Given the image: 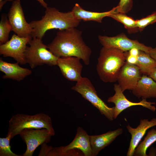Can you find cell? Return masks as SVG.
<instances>
[{
  "label": "cell",
  "mask_w": 156,
  "mask_h": 156,
  "mask_svg": "<svg viewBox=\"0 0 156 156\" xmlns=\"http://www.w3.org/2000/svg\"><path fill=\"white\" fill-rule=\"evenodd\" d=\"M82 32L76 28L59 30L47 48L57 57H75L81 60L85 64L90 62L92 51L84 41Z\"/></svg>",
  "instance_id": "1"
},
{
  "label": "cell",
  "mask_w": 156,
  "mask_h": 156,
  "mask_svg": "<svg viewBox=\"0 0 156 156\" xmlns=\"http://www.w3.org/2000/svg\"><path fill=\"white\" fill-rule=\"evenodd\" d=\"M81 21L76 18L71 11L63 12L55 8L47 7L41 19L29 23L32 29L31 36L32 38L42 39L46 32L49 30L76 28Z\"/></svg>",
  "instance_id": "2"
},
{
  "label": "cell",
  "mask_w": 156,
  "mask_h": 156,
  "mask_svg": "<svg viewBox=\"0 0 156 156\" xmlns=\"http://www.w3.org/2000/svg\"><path fill=\"white\" fill-rule=\"evenodd\" d=\"M125 62V52L115 48L103 47L96 68L100 79L105 83L116 82Z\"/></svg>",
  "instance_id": "3"
},
{
  "label": "cell",
  "mask_w": 156,
  "mask_h": 156,
  "mask_svg": "<svg viewBox=\"0 0 156 156\" xmlns=\"http://www.w3.org/2000/svg\"><path fill=\"white\" fill-rule=\"evenodd\" d=\"M43 128L55 134L51 118L48 115L44 113L32 115L18 113L12 116L9 120L7 135L11 134L12 139L25 129Z\"/></svg>",
  "instance_id": "4"
},
{
  "label": "cell",
  "mask_w": 156,
  "mask_h": 156,
  "mask_svg": "<svg viewBox=\"0 0 156 156\" xmlns=\"http://www.w3.org/2000/svg\"><path fill=\"white\" fill-rule=\"evenodd\" d=\"M25 55L26 63L33 69L44 64L50 66L57 65L58 57L55 55L44 44L42 39L33 38L29 42Z\"/></svg>",
  "instance_id": "5"
},
{
  "label": "cell",
  "mask_w": 156,
  "mask_h": 156,
  "mask_svg": "<svg viewBox=\"0 0 156 156\" xmlns=\"http://www.w3.org/2000/svg\"><path fill=\"white\" fill-rule=\"evenodd\" d=\"M71 89L89 101L109 120H114V107H109L98 96L95 88L88 78L82 77Z\"/></svg>",
  "instance_id": "6"
},
{
  "label": "cell",
  "mask_w": 156,
  "mask_h": 156,
  "mask_svg": "<svg viewBox=\"0 0 156 156\" xmlns=\"http://www.w3.org/2000/svg\"><path fill=\"white\" fill-rule=\"evenodd\" d=\"M19 135L26 145V149L22 156H32L38 146L49 142L52 136L55 135L44 128L25 129Z\"/></svg>",
  "instance_id": "7"
},
{
  "label": "cell",
  "mask_w": 156,
  "mask_h": 156,
  "mask_svg": "<svg viewBox=\"0 0 156 156\" xmlns=\"http://www.w3.org/2000/svg\"><path fill=\"white\" fill-rule=\"evenodd\" d=\"M8 16L12 31L17 35L22 37H31L32 29L25 20L21 0L12 1Z\"/></svg>",
  "instance_id": "8"
},
{
  "label": "cell",
  "mask_w": 156,
  "mask_h": 156,
  "mask_svg": "<svg viewBox=\"0 0 156 156\" xmlns=\"http://www.w3.org/2000/svg\"><path fill=\"white\" fill-rule=\"evenodd\" d=\"M32 38L20 37L14 34L10 40L0 45V55L5 57H12L21 64H25V53L27 44Z\"/></svg>",
  "instance_id": "9"
},
{
  "label": "cell",
  "mask_w": 156,
  "mask_h": 156,
  "mask_svg": "<svg viewBox=\"0 0 156 156\" xmlns=\"http://www.w3.org/2000/svg\"><path fill=\"white\" fill-rule=\"evenodd\" d=\"M98 39L103 47L117 49L124 52L133 48L137 49L149 53L151 47L147 46L136 40L129 38L124 33L113 37L99 36Z\"/></svg>",
  "instance_id": "10"
},
{
  "label": "cell",
  "mask_w": 156,
  "mask_h": 156,
  "mask_svg": "<svg viewBox=\"0 0 156 156\" xmlns=\"http://www.w3.org/2000/svg\"><path fill=\"white\" fill-rule=\"evenodd\" d=\"M114 89L115 93L113 96L108 98L107 102L113 103L115 105L114 119H116L124 110L135 105L142 106L153 112L155 111L156 108L154 105L155 104V102L147 101L146 99L144 98H142V100L139 102H133L126 98L118 84L114 85Z\"/></svg>",
  "instance_id": "11"
},
{
  "label": "cell",
  "mask_w": 156,
  "mask_h": 156,
  "mask_svg": "<svg viewBox=\"0 0 156 156\" xmlns=\"http://www.w3.org/2000/svg\"><path fill=\"white\" fill-rule=\"evenodd\" d=\"M64 156H78L80 151L84 156H92L90 135L82 128L78 127L75 136L68 145L62 146Z\"/></svg>",
  "instance_id": "12"
},
{
  "label": "cell",
  "mask_w": 156,
  "mask_h": 156,
  "mask_svg": "<svg viewBox=\"0 0 156 156\" xmlns=\"http://www.w3.org/2000/svg\"><path fill=\"white\" fill-rule=\"evenodd\" d=\"M141 73L137 66L125 62L119 72L117 80L122 92L126 90L132 91L141 78Z\"/></svg>",
  "instance_id": "13"
},
{
  "label": "cell",
  "mask_w": 156,
  "mask_h": 156,
  "mask_svg": "<svg viewBox=\"0 0 156 156\" xmlns=\"http://www.w3.org/2000/svg\"><path fill=\"white\" fill-rule=\"evenodd\" d=\"M81 59L75 57H59L57 65L63 76L68 80L77 82L82 77Z\"/></svg>",
  "instance_id": "14"
},
{
  "label": "cell",
  "mask_w": 156,
  "mask_h": 156,
  "mask_svg": "<svg viewBox=\"0 0 156 156\" xmlns=\"http://www.w3.org/2000/svg\"><path fill=\"white\" fill-rule=\"evenodd\" d=\"M156 126V118H153L150 121L148 119H142L140 124L135 128L131 127L129 125L127 128L131 135L129 147L127 153V156L133 155L135 149L147 130L150 128Z\"/></svg>",
  "instance_id": "15"
},
{
  "label": "cell",
  "mask_w": 156,
  "mask_h": 156,
  "mask_svg": "<svg viewBox=\"0 0 156 156\" xmlns=\"http://www.w3.org/2000/svg\"><path fill=\"white\" fill-rule=\"evenodd\" d=\"M123 132V129L119 128L101 134L90 135L92 156L97 155L101 151L110 144Z\"/></svg>",
  "instance_id": "16"
},
{
  "label": "cell",
  "mask_w": 156,
  "mask_h": 156,
  "mask_svg": "<svg viewBox=\"0 0 156 156\" xmlns=\"http://www.w3.org/2000/svg\"><path fill=\"white\" fill-rule=\"evenodd\" d=\"M19 64L17 62L14 63H8L1 58L0 71L4 73L3 78L11 79L20 81L31 74L30 70L21 67Z\"/></svg>",
  "instance_id": "17"
},
{
  "label": "cell",
  "mask_w": 156,
  "mask_h": 156,
  "mask_svg": "<svg viewBox=\"0 0 156 156\" xmlns=\"http://www.w3.org/2000/svg\"><path fill=\"white\" fill-rule=\"evenodd\" d=\"M132 91L134 95L139 98H156V82L149 76L144 75Z\"/></svg>",
  "instance_id": "18"
},
{
  "label": "cell",
  "mask_w": 156,
  "mask_h": 156,
  "mask_svg": "<svg viewBox=\"0 0 156 156\" xmlns=\"http://www.w3.org/2000/svg\"><path fill=\"white\" fill-rule=\"evenodd\" d=\"M117 6L109 11L102 12L89 11L84 10L78 4L76 3L71 11L77 19L84 21H93L101 23L103 18L116 12Z\"/></svg>",
  "instance_id": "19"
},
{
  "label": "cell",
  "mask_w": 156,
  "mask_h": 156,
  "mask_svg": "<svg viewBox=\"0 0 156 156\" xmlns=\"http://www.w3.org/2000/svg\"><path fill=\"white\" fill-rule=\"evenodd\" d=\"M135 65L138 67L141 73L148 75L156 67V61L149 53L140 50Z\"/></svg>",
  "instance_id": "20"
},
{
  "label": "cell",
  "mask_w": 156,
  "mask_h": 156,
  "mask_svg": "<svg viewBox=\"0 0 156 156\" xmlns=\"http://www.w3.org/2000/svg\"><path fill=\"white\" fill-rule=\"evenodd\" d=\"M156 141V130L152 129L149 130L146 135L135 149L133 155L147 156L146 151L148 148Z\"/></svg>",
  "instance_id": "21"
},
{
  "label": "cell",
  "mask_w": 156,
  "mask_h": 156,
  "mask_svg": "<svg viewBox=\"0 0 156 156\" xmlns=\"http://www.w3.org/2000/svg\"><path fill=\"white\" fill-rule=\"evenodd\" d=\"M109 17L122 23L129 34L136 33L139 31L136 25V20L127 16L125 14L116 12Z\"/></svg>",
  "instance_id": "22"
},
{
  "label": "cell",
  "mask_w": 156,
  "mask_h": 156,
  "mask_svg": "<svg viewBox=\"0 0 156 156\" xmlns=\"http://www.w3.org/2000/svg\"><path fill=\"white\" fill-rule=\"evenodd\" d=\"M12 28L6 15L1 16L0 21V44H2L8 41L10 32Z\"/></svg>",
  "instance_id": "23"
},
{
  "label": "cell",
  "mask_w": 156,
  "mask_h": 156,
  "mask_svg": "<svg viewBox=\"0 0 156 156\" xmlns=\"http://www.w3.org/2000/svg\"><path fill=\"white\" fill-rule=\"evenodd\" d=\"M11 139V135H7L5 138H0V156H21L16 154L11 150L10 142Z\"/></svg>",
  "instance_id": "24"
},
{
  "label": "cell",
  "mask_w": 156,
  "mask_h": 156,
  "mask_svg": "<svg viewBox=\"0 0 156 156\" xmlns=\"http://www.w3.org/2000/svg\"><path fill=\"white\" fill-rule=\"evenodd\" d=\"M137 26L139 30L142 31L147 26L156 22V11L140 19L136 20Z\"/></svg>",
  "instance_id": "25"
},
{
  "label": "cell",
  "mask_w": 156,
  "mask_h": 156,
  "mask_svg": "<svg viewBox=\"0 0 156 156\" xmlns=\"http://www.w3.org/2000/svg\"><path fill=\"white\" fill-rule=\"evenodd\" d=\"M133 5V0H120L116 12L126 14L131 10Z\"/></svg>",
  "instance_id": "26"
},
{
  "label": "cell",
  "mask_w": 156,
  "mask_h": 156,
  "mask_svg": "<svg viewBox=\"0 0 156 156\" xmlns=\"http://www.w3.org/2000/svg\"><path fill=\"white\" fill-rule=\"evenodd\" d=\"M126 56V62L133 65H136L137 61V56H134L129 54L128 51L125 52Z\"/></svg>",
  "instance_id": "27"
},
{
  "label": "cell",
  "mask_w": 156,
  "mask_h": 156,
  "mask_svg": "<svg viewBox=\"0 0 156 156\" xmlns=\"http://www.w3.org/2000/svg\"><path fill=\"white\" fill-rule=\"evenodd\" d=\"M140 50L136 48L132 49L128 51L129 54L130 55L137 57Z\"/></svg>",
  "instance_id": "28"
},
{
  "label": "cell",
  "mask_w": 156,
  "mask_h": 156,
  "mask_svg": "<svg viewBox=\"0 0 156 156\" xmlns=\"http://www.w3.org/2000/svg\"><path fill=\"white\" fill-rule=\"evenodd\" d=\"M149 54L156 61V47L154 48L151 47Z\"/></svg>",
  "instance_id": "29"
},
{
  "label": "cell",
  "mask_w": 156,
  "mask_h": 156,
  "mask_svg": "<svg viewBox=\"0 0 156 156\" xmlns=\"http://www.w3.org/2000/svg\"><path fill=\"white\" fill-rule=\"evenodd\" d=\"M148 75L156 82V67L151 71Z\"/></svg>",
  "instance_id": "30"
},
{
  "label": "cell",
  "mask_w": 156,
  "mask_h": 156,
  "mask_svg": "<svg viewBox=\"0 0 156 156\" xmlns=\"http://www.w3.org/2000/svg\"><path fill=\"white\" fill-rule=\"evenodd\" d=\"M38 1L44 8H46L47 7V4L44 0H36Z\"/></svg>",
  "instance_id": "31"
},
{
  "label": "cell",
  "mask_w": 156,
  "mask_h": 156,
  "mask_svg": "<svg viewBox=\"0 0 156 156\" xmlns=\"http://www.w3.org/2000/svg\"><path fill=\"white\" fill-rule=\"evenodd\" d=\"M7 1L6 0H3L0 1V10H1L2 8L3 5L6 3Z\"/></svg>",
  "instance_id": "32"
},
{
  "label": "cell",
  "mask_w": 156,
  "mask_h": 156,
  "mask_svg": "<svg viewBox=\"0 0 156 156\" xmlns=\"http://www.w3.org/2000/svg\"><path fill=\"white\" fill-rule=\"evenodd\" d=\"M3 0H0V1H1ZM7 1H14V0H6Z\"/></svg>",
  "instance_id": "33"
}]
</instances>
